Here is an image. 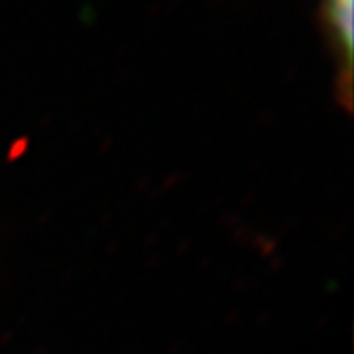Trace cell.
<instances>
[{"label":"cell","mask_w":354,"mask_h":354,"mask_svg":"<svg viewBox=\"0 0 354 354\" xmlns=\"http://www.w3.org/2000/svg\"><path fill=\"white\" fill-rule=\"evenodd\" d=\"M325 30L337 59V99L342 109L353 106V0L323 2Z\"/></svg>","instance_id":"obj_1"}]
</instances>
